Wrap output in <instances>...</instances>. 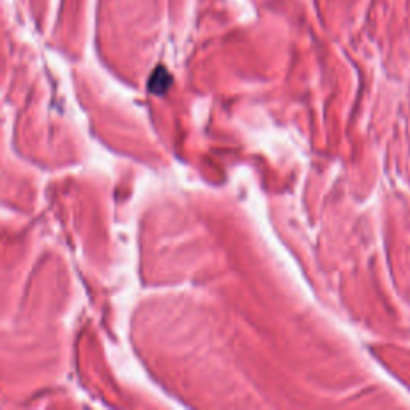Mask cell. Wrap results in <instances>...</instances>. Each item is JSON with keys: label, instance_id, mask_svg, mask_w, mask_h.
<instances>
[{"label": "cell", "instance_id": "cell-1", "mask_svg": "<svg viewBox=\"0 0 410 410\" xmlns=\"http://www.w3.org/2000/svg\"><path fill=\"white\" fill-rule=\"evenodd\" d=\"M173 79H172L170 73H168L165 68L159 66L151 74V77H149L148 88H149V92L154 95H165L168 92V88H170Z\"/></svg>", "mask_w": 410, "mask_h": 410}]
</instances>
